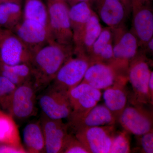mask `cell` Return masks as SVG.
Instances as JSON below:
<instances>
[{"mask_svg": "<svg viewBox=\"0 0 153 153\" xmlns=\"http://www.w3.org/2000/svg\"><path fill=\"white\" fill-rule=\"evenodd\" d=\"M102 29L98 16L95 12L85 28L73 39L74 54L85 55L88 57L92 46Z\"/></svg>", "mask_w": 153, "mask_h": 153, "instance_id": "cell-19", "label": "cell"}, {"mask_svg": "<svg viewBox=\"0 0 153 153\" xmlns=\"http://www.w3.org/2000/svg\"><path fill=\"white\" fill-rule=\"evenodd\" d=\"M23 140L27 153H46L44 134L40 121L26 126L23 131Z\"/></svg>", "mask_w": 153, "mask_h": 153, "instance_id": "cell-20", "label": "cell"}, {"mask_svg": "<svg viewBox=\"0 0 153 153\" xmlns=\"http://www.w3.org/2000/svg\"><path fill=\"white\" fill-rule=\"evenodd\" d=\"M74 54L73 45L60 44L54 41L32 53L30 64L37 92L51 84L63 63Z\"/></svg>", "mask_w": 153, "mask_h": 153, "instance_id": "cell-1", "label": "cell"}, {"mask_svg": "<svg viewBox=\"0 0 153 153\" xmlns=\"http://www.w3.org/2000/svg\"><path fill=\"white\" fill-rule=\"evenodd\" d=\"M66 1L69 7H71L76 4L82 2H88L90 4L91 0H66Z\"/></svg>", "mask_w": 153, "mask_h": 153, "instance_id": "cell-34", "label": "cell"}, {"mask_svg": "<svg viewBox=\"0 0 153 153\" xmlns=\"http://www.w3.org/2000/svg\"><path fill=\"white\" fill-rule=\"evenodd\" d=\"M22 0H0V2H15L21 4Z\"/></svg>", "mask_w": 153, "mask_h": 153, "instance_id": "cell-35", "label": "cell"}, {"mask_svg": "<svg viewBox=\"0 0 153 153\" xmlns=\"http://www.w3.org/2000/svg\"><path fill=\"white\" fill-rule=\"evenodd\" d=\"M24 147H17L13 145L0 144V153H26Z\"/></svg>", "mask_w": 153, "mask_h": 153, "instance_id": "cell-30", "label": "cell"}, {"mask_svg": "<svg viewBox=\"0 0 153 153\" xmlns=\"http://www.w3.org/2000/svg\"><path fill=\"white\" fill-rule=\"evenodd\" d=\"M127 105L118 118L124 130L137 136L152 131V112L144 105Z\"/></svg>", "mask_w": 153, "mask_h": 153, "instance_id": "cell-10", "label": "cell"}, {"mask_svg": "<svg viewBox=\"0 0 153 153\" xmlns=\"http://www.w3.org/2000/svg\"><path fill=\"white\" fill-rule=\"evenodd\" d=\"M148 94L149 103L152 105L153 104V71H151L150 76L148 84Z\"/></svg>", "mask_w": 153, "mask_h": 153, "instance_id": "cell-31", "label": "cell"}, {"mask_svg": "<svg viewBox=\"0 0 153 153\" xmlns=\"http://www.w3.org/2000/svg\"><path fill=\"white\" fill-rule=\"evenodd\" d=\"M117 1L120 2L123 5L128 12V14L131 13L132 9L131 0H117Z\"/></svg>", "mask_w": 153, "mask_h": 153, "instance_id": "cell-32", "label": "cell"}, {"mask_svg": "<svg viewBox=\"0 0 153 153\" xmlns=\"http://www.w3.org/2000/svg\"><path fill=\"white\" fill-rule=\"evenodd\" d=\"M12 30L32 53L53 41L49 30L38 22L31 20L22 19Z\"/></svg>", "mask_w": 153, "mask_h": 153, "instance_id": "cell-13", "label": "cell"}, {"mask_svg": "<svg viewBox=\"0 0 153 153\" xmlns=\"http://www.w3.org/2000/svg\"><path fill=\"white\" fill-rule=\"evenodd\" d=\"M0 3H1V2H0Z\"/></svg>", "mask_w": 153, "mask_h": 153, "instance_id": "cell-37", "label": "cell"}, {"mask_svg": "<svg viewBox=\"0 0 153 153\" xmlns=\"http://www.w3.org/2000/svg\"><path fill=\"white\" fill-rule=\"evenodd\" d=\"M49 30L53 41L73 45V35L69 18V6L66 0H47Z\"/></svg>", "mask_w": 153, "mask_h": 153, "instance_id": "cell-2", "label": "cell"}, {"mask_svg": "<svg viewBox=\"0 0 153 153\" xmlns=\"http://www.w3.org/2000/svg\"><path fill=\"white\" fill-rule=\"evenodd\" d=\"M152 0H131L132 3H146L151 2Z\"/></svg>", "mask_w": 153, "mask_h": 153, "instance_id": "cell-36", "label": "cell"}, {"mask_svg": "<svg viewBox=\"0 0 153 153\" xmlns=\"http://www.w3.org/2000/svg\"><path fill=\"white\" fill-rule=\"evenodd\" d=\"M95 13L90 3L82 2L69 7V18L73 39L83 30L92 15Z\"/></svg>", "mask_w": 153, "mask_h": 153, "instance_id": "cell-21", "label": "cell"}, {"mask_svg": "<svg viewBox=\"0 0 153 153\" xmlns=\"http://www.w3.org/2000/svg\"><path fill=\"white\" fill-rule=\"evenodd\" d=\"M129 134L125 130L116 132L113 138L109 153H130L131 150Z\"/></svg>", "mask_w": 153, "mask_h": 153, "instance_id": "cell-26", "label": "cell"}, {"mask_svg": "<svg viewBox=\"0 0 153 153\" xmlns=\"http://www.w3.org/2000/svg\"><path fill=\"white\" fill-rule=\"evenodd\" d=\"M91 64L85 55L73 54L63 63L50 85L68 92L81 82Z\"/></svg>", "mask_w": 153, "mask_h": 153, "instance_id": "cell-5", "label": "cell"}, {"mask_svg": "<svg viewBox=\"0 0 153 153\" xmlns=\"http://www.w3.org/2000/svg\"><path fill=\"white\" fill-rule=\"evenodd\" d=\"M139 137V142L142 152L153 153V130L141 135Z\"/></svg>", "mask_w": 153, "mask_h": 153, "instance_id": "cell-29", "label": "cell"}, {"mask_svg": "<svg viewBox=\"0 0 153 153\" xmlns=\"http://www.w3.org/2000/svg\"><path fill=\"white\" fill-rule=\"evenodd\" d=\"M32 53L12 30L0 28V61L9 65L30 63Z\"/></svg>", "mask_w": 153, "mask_h": 153, "instance_id": "cell-8", "label": "cell"}, {"mask_svg": "<svg viewBox=\"0 0 153 153\" xmlns=\"http://www.w3.org/2000/svg\"><path fill=\"white\" fill-rule=\"evenodd\" d=\"M113 42V33L112 29L109 27L102 28L99 36L96 39L89 55L91 63H97L99 57L104 48L110 43Z\"/></svg>", "mask_w": 153, "mask_h": 153, "instance_id": "cell-25", "label": "cell"}, {"mask_svg": "<svg viewBox=\"0 0 153 153\" xmlns=\"http://www.w3.org/2000/svg\"><path fill=\"white\" fill-rule=\"evenodd\" d=\"M23 19L21 4L0 3V28L13 30Z\"/></svg>", "mask_w": 153, "mask_h": 153, "instance_id": "cell-23", "label": "cell"}, {"mask_svg": "<svg viewBox=\"0 0 153 153\" xmlns=\"http://www.w3.org/2000/svg\"><path fill=\"white\" fill-rule=\"evenodd\" d=\"M72 111L68 119L80 117L98 104L102 97L101 91L81 82L67 92Z\"/></svg>", "mask_w": 153, "mask_h": 153, "instance_id": "cell-11", "label": "cell"}, {"mask_svg": "<svg viewBox=\"0 0 153 153\" xmlns=\"http://www.w3.org/2000/svg\"><path fill=\"white\" fill-rule=\"evenodd\" d=\"M37 100L43 114L55 120L68 118L72 111L67 92L49 85Z\"/></svg>", "mask_w": 153, "mask_h": 153, "instance_id": "cell-7", "label": "cell"}, {"mask_svg": "<svg viewBox=\"0 0 153 153\" xmlns=\"http://www.w3.org/2000/svg\"><path fill=\"white\" fill-rule=\"evenodd\" d=\"M68 120V128L74 133L87 128L114 125L117 121L116 117L104 104H98L84 115Z\"/></svg>", "mask_w": 153, "mask_h": 153, "instance_id": "cell-15", "label": "cell"}, {"mask_svg": "<svg viewBox=\"0 0 153 153\" xmlns=\"http://www.w3.org/2000/svg\"><path fill=\"white\" fill-rule=\"evenodd\" d=\"M122 75L126 74L121 73L111 64L94 63L88 68L81 82L101 91L112 85Z\"/></svg>", "mask_w": 153, "mask_h": 153, "instance_id": "cell-16", "label": "cell"}, {"mask_svg": "<svg viewBox=\"0 0 153 153\" xmlns=\"http://www.w3.org/2000/svg\"><path fill=\"white\" fill-rule=\"evenodd\" d=\"M0 144L24 147L14 118L10 114L0 111Z\"/></svg>", "mask_w": 153, "mask_h": 153, "instance_id": "cell-22", "label": "cell"}, {"mask_svg": "<svg viewBox=\"0 0 153 153\" xmlns=\"http://www.w3.org/2000/svg\"><path fill=\"white\" fill-rule=\"evenodd\" d=\"M127 75L119 76L114 83L104 89L103 99L104 105L117 118L127 106L128 92Z\"/></svg>", "mask_w": 153, "mask_h": 153, "instance_id": "cell-18", "label": "cell"}, {"mask_svg": "<svg viewBox=\"0 0 153 153\" xmlns=\"http://www.w3.org/2000/svg\"><path fill=\"white\" fill-rule=\"evenodd\" d=\"M23 12V19L38 22L49 31L48 9L42 0H25Z\"/></svg>", "mask_w": 153, "mask_h": 153, "instance_id": "cell-24", "label": "cell"}, {"mask_svg": "<svg viewBox=\"0 0 153 153\" xmlns=\"http://www.w3.org/2000/svg\"><path fill=\"white\" fill-rule=\"evenodd\" d=\"M132 28L139 47L144 48L153 38V13L151 2L132 3Z\"/></svg>", "mask_w": 153, "mask_h": 153, "instance_id": "cell-12", "label": "cell"}, {"mask_svg": "<svg viewBox=\"0 0 153 153\" xmlns=\"http://www.w3.org/2000/svg\"><path fill=\"white\" fill-rule=\"evenodd\" d=\"M33 80L17 86L2 107L14 118L26 119L36 112V93Z\"/></svg>", "mask_w": 153, "mask_h": 153, "instance_id": "cell-3", "label": "cell"}, {"mask_svg": "<svg viewBox=\"0 0 153 153\" xmlns=\"http://www.w3.org/2000/svg\"><path fill=\"white\" fill-rule=\"evenodd\" d=\"M112 29L113 33V59L111 64L122 74H127L130 63L138 53L137 39L124 25Z\"/></svg>", "mask_w": 153, "mask_h": 153, "instance_id": "cell-4", "label": "cell"}, {"mask_svg": "<svg viewBox=\"0 0 153 153\" xmlns=\"http://www.w3.org/2000/svg\"><path fill=\"white\" fill-rule=\"evenodd\" d=\"M17 86L8 79L0 75V105H3L12 94Z\"/></svg>", "mask_w": 153, "mask_h": 153, "instance_id": "cell-28", "label": "cell"}, {"mask_svg": "<svg viewBox=\"0 0 153 153\" xmlns=\"http://www.w3.org/2000/svg\"><path fill=\"white\" fill-rule=\"evenodd\" d=\"M99 18L108 27L114 29L124 26L128 15L125 7L117 0H91Z\"/></svg>", "mask_w": 153, "mask_h": 153, "instance_id": "cell-17", "label": "cell"}, {"mask_svg": "<svg viewBox=\"0 0 153 153\" xmlns=\"http://www.w3.org/2000/svg\"><path fill=\"white\" fill-rule=\"evenodd\" d=\"M152 71L146 56L138 52L130 63L127 72L133 91L132 104L144 106L149 104L148 84Z\"/></svg>", "mask_w": 153, "mask_h": 153, "instance_id": "cell-6", "label": "cell"}, {"mask_svg": "<svg viewBox=\"0 0 153 153\" xmlns=\"http://www.w3.org/2000/svg\"><path fill=\"white\" fill-rule=\"evenodd\" d=\"M44 134L45 152L62 153L68 137V125L62 120L47 117L43 114L40 120Z\"/></svg>", "mask_w": 153, "mask_h": 153, "instance_id": "cell-14", "label": "cell"}, {"mask_svg": "<svg viewBox=\"0 0 153 153\" xmlns=\"http://www.w3.org/2000/svg\"><path fill=\"white\" fill-rule=\"evenodd\" d=\"M144 49H146L147 52L150 54H153V38L151 39L148 43L146 44V46L144 47Z\"/></svg>", "mask_w": 153, "mask_h": 153, "instance_id": "cell-33", "label": "cell"}, {"mask_svg": "<svg viewBox=\"0 0 153 153\" xmlns=\"http://www.w3.org/2000/svg\"><path fill=\"white\" fill-rule=\"evenodd\" d=\"M116 132L113 125L81 129L74 134L89 153H109Z\"/></svg>", "mask_w": 153, "mask_h": 153, "instance_id": "cell-9", "label": "cell"}, {"mask_svg": "<svg viewBox=\"0 0 153 153\" xmlns=\"http://www.w3.org/2000/svg\"><path fill=\"white\" fill-rule=\"evenodd\" d=\"M62 153H89L74 135L68 134Z\"/></svg>", "mask_w": 153, "mask_h": 153, "instance_id": "cell-27", "label": "cell"}]
</instances>
